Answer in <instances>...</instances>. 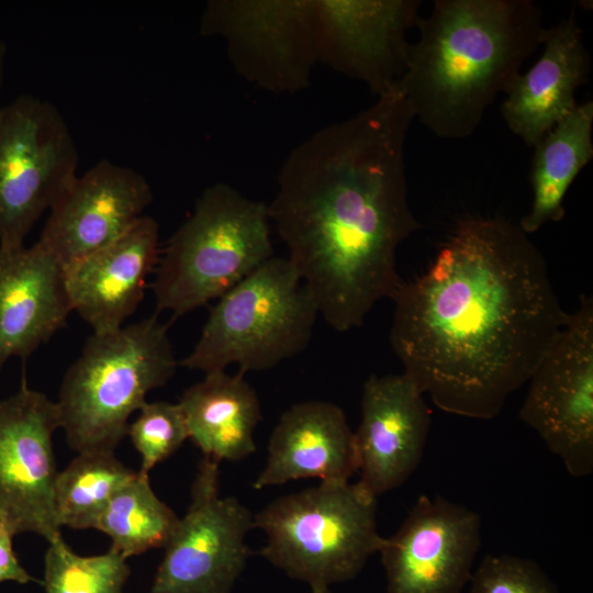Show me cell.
<instances>
[{"instance_id": "obj_4", "label": "cell", "mask_w": 593, "mask_h": 593, "mask_svg": "<svg viewBox=\"0 0 593 593\" xmlns=\"http://www.w3.org/2000/svg\"><path fill=\"white\" fill-rule=\"evenodd\" d=\"M168 326L156 313L88 337L56 402L60 428L77 454L114 452L131 415L174 376L177 361Z\"/></svg>"}, {"instance_id": "obj_10", "label": "cell", "mask_w": 593, "mask_h": 593, "mask_svg": "<svg viewBox=\"0 0 593 593\" xmlns=\"http://www.w3.org/2000/svg\"><path fill=\"white\" fill-rule=\"evenodd\" d=\"M200 33L221 37L236 72L270 92L305 89L318 63L312 0H210Z\"/></svg>"}, {"instance_id": "obj_8", "label": "cell", "mask_w": 593, "mask_h": 593, "mask_svg": "<svg viewBox=\"0 0 593 593\" xmlns=\"http://www.w3.org/2000/svg\"><path fill=\"white\" fill-rule=\"evenodd\" d=\"M77 167L76 143L54 104L21 94L0 107V247L24 245Z\"/></svg>"}, {"instance_id": "obj_21", "label": "cell", "mask_w": 593, "mask_h": 593, "mask_svg": "<svg viewBox=\"0 0 593 593\" xmlns=\"http://www.w3.org/2000/svg\"><path fill=\"white\" fill-rule=\"evenodd\" d=\"M189 439L203 457L217 462L242 460L256 450L254 430L262 419L256 391L244 373H205L179 400Z\"/></svg>"}, {"instance_id": "obj_27", "label": "cell", "mask_w": 593, "mask_h": 593, "mask_svg": "<svg viewBox=\"0 0 593 593\" xmlns=\"http://www.w3.org/2000/svg\"><path fill=\"white\" fill-rule=\"evenodd\" d=\"M470 582L469 593H560L537 562L507 553L486 555Z\"/></svg>"}, {"instance_id": "obj_18", "label": "cell", "mask_w": 593, "mask_h": 593, "mask_svg": "<svg viewBox=\"0 0 593 593\" xmlns=\"http://www.w3.org/2000/svg\"><path fill=\"white\" fill-rule=\"evenodd\" d=\"M71 311L65 269L51 253L37 242L0 247V369L32 355Z\"/></svg>"}, {"instance_id": "obj_13", "label": "cell", "mask_w": 593, "mask_h": 593, "mask_svg": "<svg viewBox=\"0 0 593 593\" xmlns=\"http://www.w3.org/2000/svg\"><path fill=\"white\" fill-rule=\"evenodd\" d=\"M318 63L379 97L403 76L421 0H312Z\"/></svg>"}, {"instance_id": "obj_15", "label": "cell", "mask_w": 593, "mask_h": 593, "mask_svg": "<svg viewBox=\"0 0 593 593\" xmlns=\"http://www.w3.org/2000/svg\"><path fill=\"white\" fill-rule=\"evenodd\" d=\"M153 199L142 174L100 160L77 176L52 206L37 243L66 270L125 234Z\"/></svg>"}, {"instance_id": "obj_22", "label": "cell", "mask_w": 593, "mask_h": 593, "mask_svg": "<svg viewBox=\"0 0 593 593\" xmlns=\"http://www.w3.org/2000/svg\"><path fill=\"white\" fill-rule=\"evenodd\" d=\"M593 102L579 103L534 148L530 183L533 201L518 222L527 234L545 224L560 222L563 199L570 186L593 158Z\"/></svg>"}, {"instance_id": "obj_26", "label": "cell", "mask_w": 593, "mask_h": 593, "mask_svg": "<svg viewBox=\"0 0 593 593\" xmlns=\"http://www.w3.org/2000/svg\"><path fill=\"white\" fill-rule=\"evenodd\" d=\"M138 412L126 435L142 457L139 471L148 473L175 454L189 434L179 403L145 402Z\"/></svg>"}, {"instance_id": "obj_7", "label": "cell", "mask_w": 593, "mask_h": 593, "mask_svg": "<svg viewBox=\"0 0 593 593\" xmlns=\"http://www.w3.org/2000/svg\"><path fill=\"white\" fill-rule=\"evenodd\" d=\"M317 307L288 258L271 257L211 306L200 338L180 365L205 373L264 371L311 339Z\"/></svg>"}, {"instance_id": "obj_17", "label": "cell", "mask_w": 593, "mask_h": 593, "mask_svg": "<svg viewBox=\"0 0 593 593\" xmlns=\"http://www.w3.org/2000/svg\"><path fill=\"white\" fill-rule=\"evenodd\" d=\"M159 226L142 216L125 234L65 270L71 310L93 334L125 325L159 259Z\"/></svg>"}, {"instance_id": "obj_9", "label": "cell", "mask_w": 593, "mask_h": 593, "mask_svg": "<svg viewBox=\"0 0 593 593\" xmlns=\"http://www.w3.org/2000/svg\"><path fill=\"white\" fill-rule=\"evenodd\" d=\"M519 418L575 477L593 472V299L581 295L528 381Z\"/></svg>"}, {"instance_id": "obj_30", "label": "cell", "mask_w": 593, "mask_h": 593, "mask_svg": "<svg viewBox=\"0 0 593 593\" xmlns=\"http://www.w3.org/2000/svg\"><path fill=\"white\" fill-rule=\"evenodd\" d=\"M311 593H332L331 589L321 590V591H311Z\"/></svg>"}, {"instance_id": "obj_20", "label": "cell", "mask_w": 593, "mask_h": 593, "mask_svg": "<svg viewBox=\"0 0 593 593\" xmlns=\"http://www.w3.org/2000/svg\"><path fill=\"white\" fill-rule=\"evenodd\" d=\"M357 471L354 432L344 411L331 402L305 401L281 415L253 486L261 490L307 478L343 483Z\"/></svg>"}, {"instance_id": "obj_19", "label": "cell", "mask_w": 593, "mask_h": 593, "mask_svg": "<svg viewBox=\"0 0 593 593\" xmlns=\"http://www.w3.org/2000/svg\"><path fill=\"white\" fill-rule=\"evenodd\" d=\"M582 35L574 12L548 27L541 56L505 92L502 116L528 147H535L579 104L575 92L588 82L591 70Z\"/></svg>"}, {"instance_id": "obj_14", "label": "cell", "mask_w": 593, "mask_h": 593, "mask_svg": "<svg viewBox=\"0 0 593 593\" xmlns=\"http://www.w3.org/2000/svg\"><path fill=\"white\" fill-rule=\"evenodd\" d=\"M481 545V517L441 496L421 495L379 553L387 593H462Z\"/></svg>"}, {"instance_id": "obj_28", "label": "cell", "mask_w": 593, "mask_h": 593, "mask_svg": "<svg viewBox=\"0 0 593 593\" xmlns=\"http://www.w3.org/2000/svg\"><path fill=\"white\" fill-rule=\"evenodd\" d=\"M13 533L7 524L0 519V583L13 581L25 584L33 581V578L19 562L14 550L12 538Z\"/></svg>"}, {"instance_id": "obj_1", "label": "cell", "mask_w": 593, "mask_h": 593, "mask_svg": "<svg viewBox=\"0 0 593 593\" xmlns=\"http://www.w3.org/2000/svg\"><path fill=\"white\" fill-rule=\"evenodd\" d=\"M391 300L403 372L441 411L477 419L501 413L569 318L542 253L503 216L460 219Z\"/></svg>"}, {"instance_id": "obj_12", "label": "cell", "mask_w": 593, "mask_h": 593, "mask_svg": "<svg viewBox=\"0 0 593 593\" xmlns=\"http://www.w3.org/2000/svg\"><path fill=\"white\" fill-rule=\"evenodd\" d=\"M60 428L56 402L30 389L0 401V519L13 535L61 538L55 511L53 434Z\"/></svg>"}, {"instance_id": "obj_24", "label": "cell", "mask_w": 593, "mask_h": 593, "mask_svg": "<svg viewBox=\"0 0 593 593\" xmlns=\"http://www.w3.org/2000/svg\"><path fill=\"white\" fill-rule=\"evenodd\" d=\"M136 471L114 452L78 454L58 472L55 481V511L60 527L97 528L111 497Z\"/></svg>"}, {"instance_id": "obj_16", "label": "cell", "mask_w": 593, "mask_h": 593, "mask_svg": "<svg viewBox=\"0 0 593 593\" xmlns=\"http://www.w3.org/2000/svg\"><path fill=\"white\" fill-rule=\"evenodd\" d=\"M430 423L424 393L409 374L370 376L354 433L358 483L376 497L401 486L423 458Z\"/></svg>"}, {"instance_id": "obj_5", "label": "cell", "mask_w": 593, "mask_h": 593, "mask_svg": "<svg viewBox=\"0 0 593 593\" xmlns=\"http://www.w3.org/2000/svg\"><path fill=\"white\" fill-rule=\"evenodd\" d=\"M271 257L268 206L215 183L159 255L150 283L156 313L179 317L217 300Z\"/></svg>"}, {"instance_id": "obj_11", "label": "cell", "mask_w": 593, "mask_h": 593, "mask_svg": "<svg viewBox=\"0 0 593 593\" xmlns=\"http://www.w3.org/2000/svg\"><path fill=\"white\" fill-rule=\"evenodd\" d=\"M220 462L203 457L191 503L165 546L148 593H231L250 550L254 515L237 499L222 497Z\"/></svg>"}, {"instance_id": "obj_29", "label": "cell", "mask_w": 593, "mask_h": 593, "mask_svg": "<svg viewBox=\"0 0 593 593\" xmlns=\"http://www.w3.org/2000/svg\"><path fill=\"white\" fill-rule=\"evenodd\" d=\"M5 56H7V46L2 41H0V91H1L2 82H3Z\"/></svg>"}, {"instance_id": "obj_3", "label": "cell", "mask_w": 593, "mask_h": 593, "mask_svg": "<svg viewBox=\"0 0 593 593\" xmlns=\"http://www.w3.org/2000/svg\"><path fill=\"white\" fill-rule=\"evenodd\" d=\"M416 27L396 85L414 119L448 139L479 127L548 33L530 0H435Z\"/></svg>"}, {"instance_id": "obj_23", "label": "cell", "mask_w": 593, "mask_h": 593, "mask_svg": "<svg viewBox=\"0 0 593 593\" xmlns=\"http://www.w3.org/2000/svg\"><path fill=\"white\" fill-rule=\"evenodd\" d=\"M179 517L153 491L148 473L137 471L111 497L97 528L124 558L165 547Z\"/></svg>"}, {"instance_id": "obj_6", "label": "cell", "mask_w": 593, "mask_h": 593, "mask_svg": "<svg viewBox=\"0 0 593 593\" xmlns=\"http://www.w3.org/2000/svg\"><path fill=\"white\" fill-rule=\"evenodd\" d=\"M254 528L266 534L259 555L311 591L355 579L383 540L377 497L358 482L280 496L254 515Z\"/></svg>"}, {"instance_id": "obj_2", "label": "cell", "mask_w": 593, "mask_h": 593, "mask_svg": "<svg viewBox=\"0 0 593 593\" xmlns=\"http://www.w3.org/2000/svg\"><path fill=\"white\" fill-rule=\"evenodd\" d=\"M413 120L395 83L300 143L267 205L289 261L337 332L362 325L403 280L398 248L422 227L407 197L404 147Z\"/></svg>"}, {"instance_id": "obj_25", "label": "cell", "mask_w": 593, "mask_h": 593, "mask_svg": "<svg viewBox=\"0 0 593 593\" xmlns=\"http://www.w3.org/2000/svg\"><path fill=\"white\" fill-rule=\"evenodd\" d=\"M121 553L109 549L79 556L59 538L49 542L44 558L46 593H124L131 568Z\"/></svg>"}]
</instances>
